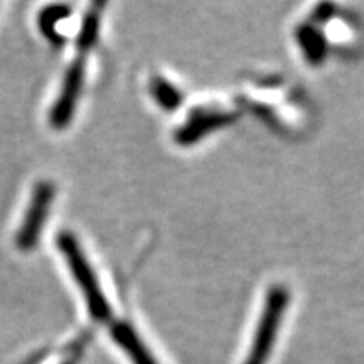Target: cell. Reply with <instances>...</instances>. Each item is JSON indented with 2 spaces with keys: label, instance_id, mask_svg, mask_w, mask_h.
Returning a JSON list of instances; mask_svg holds the SVG:
<instances>
[{
  "label": "cell",
  "instance_id": "6da1fadb",
  "mask_svg": "<svg viewBox=\"0 0 364 364\" xmlns=\"http://www.w3.org/2000/svg\"><path fill=\"white\" fill-rule=\"evenodd\" d=\"M58 248L65 257L68 265H70L73 279H75L85 295L91 317L97 318V321H108L112 317V307L107 297H105L100 282L93 272V267L90 265L78 240L75 238V235L63 231V233L58 235Z\"/></svg>",
  "mask_w": 364,
  "mask_h": 364
},
{
  "label": "cell",
  "instance_id": "7a4b0ae2",
  "mask_svg": "<svg viewBox=\"0 0 364 364\" xmlns=\"http://www.w3.org/2000/svg\"><path fill=\"white\" fill-rule=\"evenodd\" d=\"M289 300L290 295L284 287L277 285L268 290L260 322H258L245 364H267V359L270 356L273 344H275L277 334H279L280 322L285 316L287 307H289Z\"/></svg>",
  "mask_w": 364,
  "mask_h": 364
},
{
  "label": "cell",
  "instance_id": "3957f363",
  "mask_svg": "<svg viewBox=\"0 0 364 364\" xmlns=\"http://www.w3.org/2000/svg\"><path fill=\"white\" fill-rule=\"evenodd\" d=\"M54 186L48 181H41L36 184L29 208H27L24 221L16 236V245L21 252H33L38 247L43 228L48 221L49 209L54 198Z\"/></svg>",
  "mask_w": 364,
  "mask_h": 364
},
{
  "label": "cell",
  "instance_id": "277c9868",
  "mask_svg": "<svg viewBox=\"0 0 364 364\" xmlns=\"http://www.w3.org/2000/svg\"><path fill=\"white\" fill-rule=\"evenodd\" d=\"M85 81V59L76 58L68 68L65 81H63L61 90L56 103L53 105L51 113H49V124L53 129L63 130L70 125L73 115H75L76 105H78L80 93L83 90Z\"/></svg>",
  "mask_w": 364,
  "mask_h": 364
},
{
  "label": "cell",
  "instance_id": "5b68a950",
  "mask_svg": "<svg viewBox=\"0 0 364 364\" xmlns=\"http://www.w3.org/2000/svg\"><path fill=\"white\" fill-rule=\"evenodd\" d=\"M112 338L124 349L134 364H157L152 354L149 353V349L140 341L139 334L127 322H115L112 326Z\"/></svg>",
  "mask_w": 364,
  "mask_h": 364
},
{
  "label": "cell",
  "instance_id": "8992f818",
  "mask_svg": "<svg viewBox=\"0 0 364 364\" xmlns=\"http://www.w3.org/2000/svg\"><path fill=\"white\" fill-rule=\"evenodd\" d=\"M226 120L228 117L221 115V113H201L198 118L188 122V125L179 132V140L184 144L194 142V140H198L206 132L226 124Z\"/></svg>",
  "mask_w": 364,
  "mask_h": 364
},
{
  "label": "cell",
  "instance_id": "52a82bcc",
  "mask_svg": "<svg viewBox=\"0 0 364 364\" xmlns=\"http://www.w3.org/2000/svg\"><path fill=\"white\" fill-rule=\"evenodd\" d=\"M68 16H70V9L65 6H51L39 14V29L43 31L46 38L51 39V43H61V38L54 31V26Z\"/></svg>",
  "mask_w": 364,
  "mask_h": 364
},
{
  "label": "cell",
  "instance_id": "ba28073f",
  "mask_svg": "<svg viewBox=\"0 0 364 364\" xmlns=\"http://www.w3.org/2000/svg\"><path fill=\"white\" fill-rule=\"evenodd\" d=\"M100 29V16L98 12H90L85 17L83 27H81V33L78 36V49L81 53H86L97 43V36Z\"/></svg>",
  "mask_w": 364,
  "mask_h": 364
},
{
  "label": "cell",
  "instance_id": "9c48e42d",
  "mask_svg": "<svg viewBox=\"0 0 364 364\" xmlns=\"http://www.w3.org/2000/svg\"><path fill=\"white\" fill-rule=\"evenodd\" d=\"M154 95H156L157 102L161 103L162 107H166L167 110H172V108L177 107L181 102L177 90H174V86L166 83V81H157L156 86H154Z\"/></svg>",
  "mask_w": 364,
  "mask_h": 364
},
{
  "label": "cell",
  "instance_id": "30bf717a",
  "mask_svg": "<svg viewBox=\"0 0 364 364\" xmlns=\"http://www.w3.org/2000/svg\"><path fill=\"white\" fill-rule=\"evenodd\" d=\"M65 364H73V361L71 363H65Z\"/></svg>",
  "mask_w": 364,
  "mask_h": 364
}]
</instances>
